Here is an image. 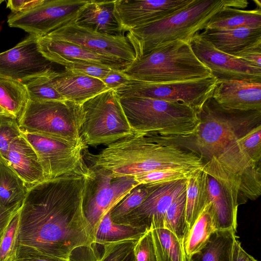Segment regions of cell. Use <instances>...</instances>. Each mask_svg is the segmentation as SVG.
<instances>
[{
    "mask_svg": "<svg viewBox=\"0 0 261 261\" xmlns=\"http://www.w3.org/2000/svg\"><path fill=\"white\" fill-rule=\"evenodd\" d=\"M91 176L69 173L29 188L19 211L18 245L67 260L76 248H91L94 234L83 212Z\"/></svg>",
    "mask_w": 261,
    "mask_h": 261,
    "instance_id": "cell-1",
    "label": "cell"
},
{
    "mask_svg": "<svg viewBox=\"0 0 261 261\" xmlns=\"http://www.w3.org/2000/svg\"><path fill=\"white\" fill-rule=\"evenodd\" d=\"M92 166L106 169L114 177H134L153 170L203 168V158L193 149L168 140L142 134L112 143L96 154L87 153Z\"/></svg>",
    "mask_w": 261,
    "mask_h": 261,
    "instance_id": "cell-2",
    "label": "cell"
},
{
    "mask_svg": "<svg viewBox=\"0 0 261 261\" xmlns=\"http://www.w3.org/2000/svg\"><path fill=\"white\" fill-rule=\"evenodd\" d=\"M261 124L205 162L206 174L222 186L236 211L261 194Z\"/></svg>",
    "mask_w": 261,
    "mask_h": 261,
    "instance_id": "cell-3",
    "label": "cell"
},
{
    "mask_svg": "<svg viewBox=\"0 0 261 261\" xmlns=\"http://www.w3.org/2000/svg\"><path fill=\"white\" fill-rule=\"evenodd\" d=\"M246 0H193L173 14L139 27L126 34L136 54V59L156 47L176 40L189 41L205 28L210 19L226 8H245Z\"/></svg>",
    "mask_w": 261,
    "mask_h": 261,
    "instance_id": "cell-4",
    "label": "cell"
},
{
    "mask_svg": "<svg viewBox=\"0 0 261 261\" xmlns=\"http://www.w3.org/2000/svg\"><path fill=\"white\" fill-rule=\"evenodd\" d=\"M119 99L135 134L184 140L197 132L200 123L197 111L185 103L146 97Z\"/></svg>",
    "mask_w": 261,
    "mask_h": 261,
    "instance_id": "cell-5",
    "label": "cell"
},
{
    "mask_svg": "<svg viewBox=\"0 0 261 261\" xmlns=\"http://www.w3.org/2000/svg\"><path fill=\"white\" fill-rule=\"evenodd\" d=\"M130 79L154 83L191 81L212 76L189 42L176 40L136 58L121 71Z\"/></svg>",
    "mask_w": 261,
    "mask_h": 261,
    "instance_id": "cell-6",
    "label": "cell"
},
{
    "mask_svg": "<svg viewBox=\"0 0 261 261\" xmlns=\"http://www.w3.org/2000/svg\"><path fill=\"white\" fill-rule=\"evenodd\" d=\"M200 123L192 137L196 152L207 161L261 124V111L223 108L212 96L197 111Z\"/></svg>",
    "mask_w": 261,
    "mask_h": 261,
    "instance_id": "cell-7",
    "label": "cell"
},
{
    "mask_svg": "<svg viewBox=\"0 0 261 261\" xmlns=\"http://www.w3.org/2000/svg\"><path fill=\"white\" fill-rule=\"evenodd\" d=\"M82 105L68 100H29L18 120L22 132L37 134L86 148L81 135Z\"/></svg>",
    "mask_w": 261,
    "mask_h": 261,
    "instance_id": "cell-8",
    "label": "cell"
},
{
    "mask_svg": "<svg viewBox=\"0 0 261 261\" xmlns=\"http://www.w3.org/2000/svg\"><path fill=\"white\" fill-rule=\"evenodd\" d=\"M81 135L87 145H109L134 134L114 90H108L82 104Z\"/></svg>",
    "mask_w": 261,
    "mask_h": 261,
    "instance_id": "cell-9",
    "label": "cell"
},
{
    "mask_svg": "<svg viewBox=\"0 0 261 261\" xmlns=\"http://www.w3.org/2000/svg\"><path fill=\"white\" fill-rule=\"evenodd\" d=\"M217 80L213 75L198 80L154 83L130 79L114 90L119 97H146L179 102L197 111L212 96Z\"/></svg>",
    "mask_w": 261,
    "mask_h": 261,
    "instance_id": "cell-10",
    "label": "cell"
},
{
    "mask_svg": "<svg viewBox=\"0 0 261 261\" xmlns=\"http://www.w3.org/2000/svg\"><path fill=\"white\" fill-rule=\"evenodd\" d=\"M83 201L85 217L94 233L104 216L139 184L134 177H117L93 166Z\"/></svg>",
    "mask_w": 261,
    "mask_h": 261,
    "instance_id": "cell-11",
    "label": "cell"
},
{
    "mask_svg": "<svg viewBox=\"0 0 261 261\" xmlns=\"http://www.w3.org/2000/svg\"><path fill=\"white\" fill-rule=\"evenodd\" d=\"M21 133L36 152L46 180L69 173L91 175L82 154L85 148L46 136Z\"/></svg>",
    "mask_w": 261,
    "mask_h": 261,
    "instance_id": "cell-12",
    "label": "cell"
},
{
    "mask_svg": "<svg viewBox=\"0 0 261 261\" xmlns=\"http://www.w3.org/2000/svg\"><path fill=\"white\" fill-rule=\"evenodd\" d=\"M88 0H44L32 10L23 13H11L9 27L19 28L39 37L75 21Z\"/></svg>",
    "mask_w": 261,
    "mask_h": 261,
    "instance_id": "cell-13",
    "label": "cell"
},
{
    "mask_svg": "<svg viewBox=\"0 0 261 261\" xmlns=\"http://www.w3.org/2000/svg\"><path fill=\"white\" fill-rule=\"evenodd\" d=\"M189 42L195 55L210 69L218 82L237 80L261 82V69L217 49L199 33Z\"/></svg>",
    "mask_w": 261,
    "mask_h": 261,
    "instance_id": "cell-14",
    "label": "cell"
},
{
    "mask_svg": "<svg viewBox=\"0 0 261 261\" xmlns=\"http://www.w3.org/2000/svg\"><path fill=\"white\" fill-rule=\"evenodd\" d=\"M46 36L53 39L68 41L91 51L129 63L136 59L134 50L123 34L117 35L102 34L79 26L73 21Z\"/></svg>",
    "mask_w": 261,
    "mask_h": 261,
    "instance_id": "cell-15",
    "label": "cell"
},
{
    "mask_svg": "<svg viewBox=\"0 0 261 261\" xmlns=\"http://www.w3.org/2000/svg\"><path fill=\"white\" fill-rule=\"evenodd\" d=\"M39 37L29 35L13 48L0 53V76L23 83L54 70L53 63L39 50Z\"/></svg>",
    "mask_w": 261,
    "mask_h": 261,
    "instance_id": "cell-16",
    "label": "cell"
},
{
    "mask_svg": "<svg viewBox=\"0 0 261 261\" xmlns=\"http://www.w3.org/2000/svg\"><path fill=\"white\" fill-rule=\"evenodd\" d=\"M187 179L147 185L148 194L142 203L116 223L143 228H164L166 212L174 198L186 186Z\"/></svg>",
    "mask_w": 261,
    "mask_h": 261,
    "instance_id": "cell-17",
    "label": "cell"
},
{
    "mask_svg": "<svg viewBox=\"0 0 261 261\" xmlns=\"http://www.w3.org/2000/svg\"><path fill=\"white\" fill-rule=\"evenodd\" d=\"M193 0H115V16L123 31H129L168 17Z\"/></svg>",
    "mask_w": 261,
    "mask_h": 261,
    "instance_id": "cell-18",
    "label": "cell"
},
{
    "mask_svg": "<svg viewBox=\"0 0 261 261\" xmlns=\"http://www.w3.org/2000/svg\"><path fill=\"white\" fill-rule=\"evenodd\" d=\"M38 46L40 52L46 59L59 65L66 62H87L122 71L130 63L91 51L68 41L53 39L46 36L38 38Z\"/></svg>",
    "mask_w": 261,
    "mask_h": 261,
    "instance_id": "cell-19",
    "label": "cell"
},
{
    "mask_svg": "<svg viewBox=\"0 0 261 261\" xmlns=\"http://www.w3.org/2000/svg\"><path fill=\"white\" fill-rule=\"evenodd\" d=\"M212 97L227 109L261 111V82L217 81Z\"/></svg>",
    "mask_w": 261,
    "mask_h": 261,
    "instance_id": "cell-20",
    "label": "cell"
},
{
    "mask_svg": "<svg viewBox=\"0 0 261 261\" xmlns=\"http://www.w3.org/2000/svg\"><path fill=\"white\" fill-rule=\"evenodd\" d=\"M5 163L28 189L46 180L36 152L22 135L11 144Z\"/></svg>",
    "mask_w": 261,
    "mask_h": 261,
    "instance_id": "cell-21",
    "label": "cell"
},
{
    "mask_svg": "<svg viewBox=\"0 0 261 261\" xmlns=\"http://www.w3.org/2000/svg\"><path fill=\"white\" fill-rule=\"evenodd\" d=\"M52 83L65 100L79 105L108 90L99 79L66 69L55 73Z\"/></svg>",
    "mask_w": 261,
    "mask_h": 261,
    "instance_id": "cell-22",
    "label": "cell"
},
{
    "mask_svg": "<svg viewBox=\"0 0 261 261\" xmlns=\"http://www.w3.org/2000/svg\"><path fill=\"white\" fill-rule=\"evenodd\" d=\"M199 34L217 49L234 57L252 46L261 44V28H206Z\"/></svg>",
    "mask_w": 261,
    "mask_h": 261,
    "instance_id": "cell-23",
    "label": "cell"
},
{
    "mask_svg": "<svg viewBox=\"0 0 261 261\" xmlns=\"http://www.w3.org/2000/svg\"><path fill=\"white\" fill-rule=\"evenodd\" d=\"M114 9L115 1H88L79 12L74 23L102 34H123Z\"/></svg>",
    "mask_w": 261,
    "mask_h": 261,
    "instance_id": "cell-24",
    "label": "cell"
},
{
    "mask_svg": "<svg viewBox=\"0 0 261 261\" xmlns=\"http://www.w3.org/2000/svg\"><path fill=\"white\" fill-rule=\"evenodd\" d=\"M208 202L212 206L217 229L232 228L237 231V213L234 210L220 184L207 175Z\"/></svg>",
    "mask_w": 261,
    "mask_h": 261,
    "instance_id": "cell-25",
    "label": "cell"
},
{
    "mask_svg": "<svg viewBox=\"0 0 261 261\" xmlns=\"http://www.w3.org/2000/svg\"><path fill=\"white\" fill-rule=\"evenodd\" d=\"M207 178V174L202 168L193 172L187 179L185 213L189 229L208 202Z\"/></svg>",
    "mask_w": 261,
    "mask_h": 261,
    "instance_id": "cell-26",
    "label": "cell"
},
{
    "mask_svg": "<svg viewBox=\"0 0 261 261\" xmlns=\"http://www.w3.org/2000/svg\"><path fill=\"white\" fill-rule=\"evenodd\" d=\"M236 231L232 228L217 229L205 246L186 261H232Z\"/></svg>",
    "mask_w": 261,
    "mask_h": 261,
    "instance_id": "cell-27",
    "label": "cell"
},
{
    "mask_svg": "<svg viewBox=\"0 0 261 261\" xmlns=\"http://www.w3.org/2000/svg\"><path fill=\"white\" fill-rule=\"evenodd\" d=\"M216 230L214 212L208 202L184 239L182 245L186 258H189L199 251Z\"/></svg>",
    "mask_w": 261,
    "mask_h": 261,
    "instance_id": "cell-28",
    "label": "cell"
},
{
    "mask_svg": "<svg viewBox=\"0 0 261 261\" xmlns=\"http://www.w3.org/2000/svg\"><path fill=\"white\" fill-rule=\"evenodd\" d=\"M206 28L224 30L261 28L260 8L251 10L224 8L210 19L205 29Z\"/></svg>",
    "mask_w": 261,
    "mask_h": 261,
    "instance_id": "cell-29",
    "label": "cell"
},
{
    "mask_svg": "<svg viewBox=\"0 0 261 261\" xmlns=\"http://www.w3.org/2000/svg\"><path fill=\"white\" fill-rule=\"evenodd\" d=\"M110 211L100 222L94 233V244L104 245L123 241H138L148 231L143 228L114 222Z\"/></svg>",
    "mask_w": 261,
    "mask_h": 261,
    "instance_id": "cell-30",
    "label": "cell"
},
{
    "mask_svg": "<svg viewBox=\"0 0 261 261\" xmlns=\"http://www.w3.org/2000/svg\"><path fill=\"white\" fill-rule=\"evenodd\" d=\"M28 190L24 181L0 161V205L8 208H20Z\"/></svg>",
    "mask_w": 261,
    "mask_h": 261,
    "instance_id": "cell-31",
    "label": "cell"
},
{
    "mask_svg": "<svg viewBox=\"0 0 261 261\" xmlns=\"http://www.w3.org/2000/svg\"><path fill=\"white\" fill-rule=\"evenodd\" d=\"M29 94L20 81L0 76V107L18 120L29 101Z\"/></svg>",
    "mask_w": 261,
    "mask_h": 261,
    "instance_id": "cell-32",
    "label": "cell"
},
{
    "mask_svg": "<svg viewBox=\"0 0 261 261\" xmlns=\"http://www.w3.org/2000/svg\"><path fill=\"white\" fill-rule=\"evenodd\" d=\"M158 261H186L183 245L166 228L151 229Z\"/></svg>",
    "mask_w": 261,
    "mask_h": 261,
    "instance_id": "cell-33",
    "label": "cell"
},
{
    "mask_svg": "<svg viewBox=\"0 0 261 261\" xmlns=\"http://www.w3.org/2000/svg\"><path fill=\"white\" fill-rule=\"evenodd\" d=\"M186 186L174 198L166 212L164 219V228L175 234L182 244L189 230L186 220Z\"/></svg>",
    "mask_w": 261,
    "mask_h": 261,
    "instance_id": "cell-34",
    "label": "cell"
},
{
    "mask_svg": "<svg viewBox=\"0 0 261 261\" xmlns=\"http://www.w3.org/2000/svg\"><path fill=\"white\" fill-rule=\"evenodd\" d=\"M56 72V70H53L23 83L27 88L30 100H65L56 90L52 83L53 77Z\"/></svg>",
    "mask_w": 261,
    "mask_h": 261,
    "instance_id": "cell-35",
    "label": "cell"
},
{
    "mask_svg": "<svg viewBox=\"0 0 261 261\" xmlns=\"http://www.w3.org/2000/svg\"><path fill=\"white\" fill-rule=\"evenodd\" d=\"M195 171L181 168H166L138 174L134 177L139 185H156L187 179Z\"/></svg>",
    "mask_w": 261,
    "mask_h": 261,
    "instance_id": "cell-36",
    "label": "cell"
},
{
    "mask_svg": "<svg viewBox=\"0 0 261 261\" xmlns=\"http://www.w3.org/2000/svg\"><path fill=\"white\" fill-rule=\"evenodd\" d=\"M147 185H139L115 205L110 211L112 221L117 223L134 209L139 206L148 194Z\"/></svg>",
    "mask_w": 261,
    "mask_h": 261,
    "instance_id": "cell-37",
    "label": "cell"
},
{
    "mask_svg": "<svg viewBox=\"0 0 261 261\" xmlns=\"http://www.w3.org/2000/svg\"><path fill=\"white\" fill-rule=\"evenodd\" d=\"M21 135L16 117L9 113L0 114V161L5 163L9 146Z\"/></svg>",
    "mask_w": 261,
    "mask_h": 261,
    "instance_id": "cell-38",
    "label": "cell"
},
{
    "mask_svg": "<svg viewBox=\"0 0 261 261\" xmlns=\"http://www.w3.org/2000/svg\"><path fill=\"white\" fill-rule=\"evenodd\" d=\"M19 211L11 220L0 243V261H13L16 257L18 246Z\"/></svg>",
    "mask_w": 261,
    "mask_h": 261,
    "instance_id": "cell-39",
    "label": "cell"
},
{
    "mask_svg": "<svg viewBox=\"0 0 261 261\" xmlns=\"http://www.w3.org/2000/svg\"><path fill=\"white\" fill-rule=\"evenodd\" d=\"M137 241L128 240L104 245L102 255L97 261H123L133 250Z\"/></svg>",
    "mask_w": 261,
    "mask_h": 261,
    "instance_id": "cell-40",
    "label": "cell"
},
{
    "mask_svg": "<svg viewBox=\"0 0 261 261\" xmlns=\"http://www.w3.org/2000/svg\"><path fill=\"white\" fill-rule=\"evenodd\" d=\"M133 251L135 261H158L151 230L137 241Z\"/></svg>",
    "mask_w": 261,
    "mask_h": 261,
    "instance_id": "cell-41",
    "label": "cell"
},
{
    "mask_svg": "<svg viewBox=\"0 0 261 261\" xmlns=\"http://www.w3.org/2000/svg\"><path fill=\"white\" fill-rule=\"evenodd\" d=\"M61 65L64 66L66 69L100 80L105 77L112 69L109 67L87 62H66L63 63Z\"/></svg>",
    "mask_w": 261,
    "mask_h": 261,
    "instance_id": "cell-42",
    "label": "cell"
},
{
    "mask_svg": "<svg viewBox=\"0 0 261 261\" xmlns=\"http://www.w3.org/2000/svg\"><path fill=\"white\" fill-rule=\"evenodd\" d=\"M13 261H70L62 258L45 255L18 245Z\"/></svg>",
    "mask_w": 261,
    "mask_h": 261,
    "instance_id": "cell-43",
    "label": "cell"
},
{
    "mask_svg": "<svg viewBox=\"0 0 261 261\" xmlns=\"http://www.w3.org/2000/svg\"><path fill=\"white\" fill-rule=\"evenodd\" d=\"M44 0H9L7 1V7L11 13H23L27 12L41 5Z\"/></svg>",
    "mask_w": 261,
    "mask_h": 261,
    "instance_id": "cell-44",
    "label": "cell"
},
{
    "mask_svg": "<svg viewBox=\"0 0 261 261\" xmlns=\"http://www.w3.org/2000/svg\"><path fill=\"white\" fill-rule=\"evenodd\" d=\"M130 79L121 71L111 69L107 76L101 80L108 90H115L126 84Z\"/></svg>",
    "mask_w": 261,
    "mask_h": 261,
    "instance_id": "cell-45",
    "label": "cell"
},
{
    "mask_svg": "<svg viewBox=\"0 0 261 261\" xmlns=\"http://www.w3.org/2000/svg\"><path fill=\"white\" fill-rule=\"evenodd\" d=\"M237 57L261 69V44H257L246 49Z\"/></svg>",
    "mask_w": 261,
    "mask_h": 261,
    "instance_id": "cell-46",
    "label": "cell"
},
{
    "mask_svg": "<svg viewBox=\"0 0 261 261\" xmlns=\"http://www.w3.org/2000/svg\"><path fill=\"white\" fill-rule=\"evenodd\" d=\"M20 208H8L0 205V243L11 220Z\"/></svg>",
    "mask_w": 261,
    "mask_h": 261,
    "instance_id": "cell-47",
    "label": "cell"
},
{
    "mask_svg": "<svg viewBox=\"0 0 261 261\" xmlns=\"http://www.w3.org/2000/svg\"><path fill=\"white\" fill-rule=\"evenodd\" d=\"M232 261L258 260L244 250L237 237L233 245Z\"/></svg>",
    "mask_w": 261,
    "mask_h": 261,
    "instance_id": "cell-48",
    "label": "cell"
},
{
    "mask_svg": "<svg viewBox=\"0 0 261 261\" xmlns=\"http://www.w3.org/2000/svg\"><path fill=\"white\" fill-rule=\"evenodd\" d=\"M123 261H135V256L133 250L129 252V253L126 256Z\"/></svg>",
    "mask_w": 261,
    "mask_h": 261,
    "instance_id": "cell-49",
    "label": "cell"
},
{
    "mask_svg": "<svg viewBox=\"0 0 261 261\" xmlns=\"http://www.w3.org/2000/svg\"><path fill=\"white\" fill-rule=\"evenodd\" d=\"M4 113H8L6 112L5 110H4L2 108L0 107V114Z\"/></svg>",
    "mask_w": 261,
    "mask_h": 261,
    "instance_id": "cell-50",
    "label": "cell"
},
{
    "mask_svg": "<svg viewBox=\"0 0 261 261\" xmlns=\"http://www.w3.org/2000/svg\"><path fill=\"white\" fill-rule=\"evenodd\" d=\"M4 2L3 0H0V4Z\"/></svg>",
    "mask_w": 261,
    "mask_h": 261,
    "instance_id": "cell-51",
    "label": "cell"
}]
</instances>
